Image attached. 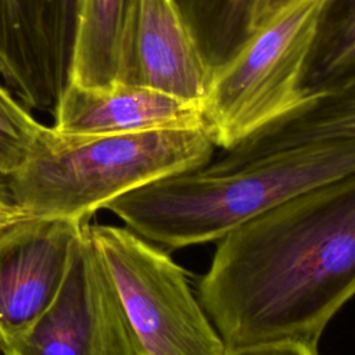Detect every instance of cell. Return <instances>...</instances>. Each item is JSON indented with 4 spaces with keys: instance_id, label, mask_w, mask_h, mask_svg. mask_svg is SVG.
Segmentation results:
<instances>
[{
    "instance_id": "1",
    "label": "cell",
    "mask_w": 355,
    "mask_h": 355,
    "mask_svg": "<svg viewBox=\"0 0 355 355\" xmlns=\"http://www.w3.org/2000/svg\"><path fill=\"white\" fill-rule=\"evenodd\" d=\"M355 295V172L305 190L223 236L198 301L227 348L318 345Z\"/></svg>"
},
{
    "instance_id": "2",
    "label": "cell",
    "mask_w": 355,
    "mask_h": 355,
    "mask_svg": "<svg viewBox=\"0 0 355 355\" xmlns=\"http://www.w3.org/2000/svg\"><path fill=\"white\" fill-rule=\"evenodd\" d=\"M355 172V139L293 146L229 171L207 166L153 180L104 209L162 248L219 241L280 202Z\"/></svg>"
},
{
    "instance_id": "3",
    "label": "cell",
    "mask_w": 355,
    "mask_h": 355,
    "mask_svg": "<svg viewBox=\"0 0 355 355\" xmlns=\"http://www.w3.org/2000/svg\"><path fill=\"white\" fill-rule=\"evenodd\" d=\"M216 148L205 126L101 136L46 126L26 162L4 179L28 216L87 223L136 187L207 166Z\"/></svg>"
},
{
    "instance_id": "4",
    "label": "cell",
    "mask_w": 355,
    "mask_h": 355,
    "mask_svg": "<svg viewBox=\"0 0 355 355\" xmlns=\"http://www.w3.org/2000/svg\"><path fill=\"white\" fill-rule=\"evenodd\" d=\"M324 0H291L212 71L205 128L222 151L302 105L305 68Z\"/></svg>"
},
{
    "instance_id": "5",
    "label": "cell",
    "mask_w": 355,
    "mask_h": 355,
    "mask_svg": "<svg viewBox=\"0 0 355 355\" xmlns=\"http://www.w3.org/2000/svg\"><path fill=\"white\" fill-rule=\"evenodd\" d=\"M141 355H225L226 344L196 298L186 270L125 226L87 222Z\"/></svg>"
},
{
    "instance_id": "6",
    "label": "cell",
    "mask_w": 355,
    "mask_h": 355,
    "mask_svg": "<svg viewBox=\"0 0 355 355\" xmlns=\"http://www.w3.org/2000/svg\"><path fill=\"white\" fill-rule=\"evenodd\" d=\"M3 355H141L114 280L85 225L58 294Z\"/></svg>"
},
{
    "instance_id": "7",
    "label": "cell",
    "mask_w": 355,
    "mask_h": 355,
    "mask_svg": "<svg viewBox=\"0 0 355 355\" xmlns=\"http://www.w3.org/2000/svg\"><path fill=\"white\" fill-rule=\"evenodd\" d=\"M83 225L29 216L0 232L1 351L18 341L58 294Z\"/></svg>"
},
{
    "instance_id": "8",
    "label": "cell",
    "mask_w": 355,
    "mask_h": 355,
    "mask_svg": "<svg viewBox=\"0 0 355 355\" xmlns=\"http://www.w3.org/2000/svg\"><path fill=\"white\" fill-rule=\"evenodd\" d=\"M72 0H0V78L29 110H53L64 85Z\"/></svg>"
},
{
    "instance_id": "9",
    "label": "cell",
    "mask_w": 355,
    "mask_h": 355,
    "mask_svg": "<svg viewBox=\"0 0 355 355\" xmlns=\"http://www.w3.org/2000/svg\"><path fill=\"white\" fill-rule=\"evenodd\" d=\"M212 76L176 0H139L123 83L146 86L189 103L207 96Z\"/></svg>"
},
{
    "instance_id": "10",
    "label": "cell",
    "mask_w": 355,
    "mask_h": 355,
    "mask_svg": "<svg viewBox=\"0 0 355 355\" xmlns=\"http://www.w3.org/2000/svg\"><path fill=\"white\" fill-rule=\"evenodd\" d=\"M53 116L55 132L73 136L205 126L198 104L123 82L98 87L67 82L53 107Z\"/></svg>"
},
{
    "instance_id": "11",
    "label": "cell",
    "mask_w": 355,
    "mask_h": 355,
    "mask_svg": "<svg viewBox=\"0 0 355 355\" xmlns=\"http://www.w3.org/2000/svg\"><path fill=\"white\" fill-rule=\"evenodd\" d=\"M139 0H72L67 82H125Z\"/></svg>"
},
{
    "instance_id": "12",
    "label": "cell",
    "mask_w": 355,
    "mask_h": 355,
    "mask_svg": "<svg viewBox=\"0 0 355 355\" xmlns=\"http://www.w3.org/2000/svg\"><path fill=\"white\" fill-rule=\"evenodd\" d=\"M355 139V73L225 150L207 168L229 171L263 155L324 139Z\"/></svg>"
},
{
    "instance_id": "13",
    "label": "cell",
    "mask_w": 355,
    "mask_h": 355,
    "mask_svg": "<svg viewBox=\"0 0 355 355\" xmlns=\"http://www.w3.org/2000/svg\"><path fill=\"white\" fill-rule=\"evenodd\" d=\"M212 71L232 58L259 25L262 0H176Z\"/></svg>"
},
{
    "instance_id": "14",
    "label": "cell",
    "mask_w": 355,
    "mask_h": 355,
    "mask_svg": "<svg viewBox=\"0 0 355 355\" xmlns=\"http://www.w3.org/2000/svg\"><path fill=\"white\" fill-rule=\"evenodd\" d=\"M355 73V0H324L304 86L315 93Z\"/></svg>"
},
{
    "instance_id": "15",
    "label": "cell",
    "mask_w": 355,
    "mask_h": 355,
    "mask_svg": "<svg viewBox=\"0 0 355 355\" xmlns=\"http://www.w3.org/2000/svg\"><path fill=\"white\" fill-rule=\"evenodd\" d=\"M46 125L0 83V176L17 172L35 150Z\"/></svg>"
},
{
    "instance_id": "16",
    "label": "cell",
    "mask_w": 355,
    "mask_h": 355,
    "mask_svg": "<svg viewBox=\"0 0 355 355\" xmlns=\"http://www.w3.org/2000/svg\"><path fill=\"white\" fill-rule=\"evenodd\" d=\"M225 355H319L318 345L295 340H272L226 348Z\"/></svg>"
},
{
    "instance_id": "17",
    "label": "cell",
    "mask_w": 355,
    "mask_h": 355,
    "mask_svg": "<svg viewBox=\"0 0 355 355\" xmlns=\"http://www.w3.org/2000/svg\"><path fill=\"white\" fill-rule=\"evenodd\" d=\"M26 218L28 214L17 204L6 179L0 176V232Z\"/></svg>"
},
{
    "instance_id": "18",
    "label": "cell",
    "mask_w": 355,
    "mask_h": 355,
    "mask_svg": "<svg viewBox=\"0 0 355 355\" xmlns=\"http://www.w3.org/2000/svg\"><path fill=\"white\" fill-rule=\"evenodd\" d=\"M291 0H262V8H261V18H259V25L266 21L270 15L277 12L282 7H284L287 3ZM258 25V26H259Z\"/></svg>"
},
{
    "instance_id": "19",
    "label": "cell",
    "mask_w": 355,
    "mask_h": 355,
    "mask_svg": "<svg viewBox=\"0 0 355 355\" xmlns=\"http://www.w3.org/2000/svg\"><path fill=\"white\" fill-rule=\"evenodd\" d=\"M0 355H3V351H1V348H0Z\"/></svg>"
}]
</instances>
